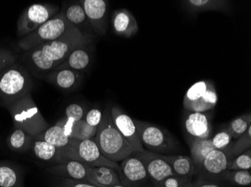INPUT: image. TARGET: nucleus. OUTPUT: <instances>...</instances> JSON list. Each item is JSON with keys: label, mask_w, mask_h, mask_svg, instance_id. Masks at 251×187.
I'll use <instances>...</instances> for the list:
<instances>
[{"label": "nucleus", "mask_w": 251, "mask_h": 187, "mask_svg": "<svg viewBox=\"0 0 251 187\" xmlns=\"http://www.w3.org/2000/svg\"><path fill=\"white\" fill-rule=\"evenodd\" d=\"M89 40L80 29L73 31L58 40L43 43L26 52L29 64L41 73L56 71L75 49L86 46Z\"/></svg>", "instance_id": "nucleus-1"}, {"label": "nucleus", "mask_w": 251, "mask_h": 187, "mask_svg": "<svg viewBox=\"0 0 251 187\" xmlns=\"http://www.w3.org/2000/svg\"><path fill=\"white\" fill-rule=\"evenodd\" d=\"M98 146L101 154L111 161L118 163L133 154V149L123 137L111 116V109L102 113L97 134L92 139Z\"/></svg>", "instance_id": "nucleus-2"}, {"label": "nucleus", "mask_w": 251, "mask_h": 187, "mask_svg": "<svg viewBox=\"0 0 251 187\" xmlns=\"http://www.w3.org/2000/svg\"><path fill=\"white\" fill-rule=\"evenodd\" d=\"M8 104L15 126L31 136H36L49 127V124L39 112L30 93Z\"/></svg>", "instance_id": "nucleus-3"}, {"label": "nucleus", "mask_w": 251, "mask_h": 187, "mask_svg": "<svg viewBox=\"0 0 251 187\" xmlns=\"http://www.w3.org/2000/svg\"><path fill=\"white\" fill-rule=\"evenodd\" d=\"M68 160H75L91 166L110 167L121 173L119 164L105 158L93 139L79 141L71 139L66 147L60 149L57 159L59 163Z\"/></svg>", "instance_id": "nucleus-4"}, {"label": "nucleus", "mask_w": 251, "mask_h": 187, "mask_svg": "<svg viewBox=\"0 0 251 187\" xmlns=\"http://www.w3.org/2000/svg\"><path fill=\"white\" fill-rule=\"evenodd\" d=\"M77 29L66 21L62 12L50 18L32 33L24 36L18 42V46L24 51H29L43 43L58 40Z\"/></svg>", "instance_id": "nucleus-5"}, {"label": "nucleus", "mask_w": 251, "mask_h": 187, "mask_svg": "<svg viewBox=\"0 0 251 187\" xmlns=\"http://www.w3.org/2000/svg\"><path fill=\"white\" fill-rule=\"evenodd\" d=\"M32 81L22 66L14 64L0 74V98L13 102L27 95Z\"/></svg>", "instance_id": "nucleus-6"}, {"label": "nucleus", "mask_w": 251, "mask_h": 187, "mask_svg": "<svg viewBox=\"0 0 251 187\" xmlns=\"http://www.w3.org/2000/svg\"><path fill=\"white\" fill-rule=\"evenodd\" d=\"M144 148L156 154L169 155L177 148L176 140L162 128L133 119Z\"/></svg>", "instance_id": "nucleus-7"}, {"label": "nucleus", "mask_w": 251, "mask_h": 187, "mask_svg": "<svg viewBox=\"0 0 251 187\" xmlns=\"http://www.w3.org/2000/svg\"><path fill=\"white\" fill-rule=\"evenodd\" d=\"M218 101V93L212 82L201 80L187 90L183 104L188 112L204 113L214 109Z\"/></svg>", "instance_id": "nucleus-8"}, {"label": "nucleus", "mask_w": 251, "mask_h": 187, "mask_svg": "<svg viewBox=\"0 0 251 187\" xmlns=\"http://www.w3.org/2000/svg\"><path fill=\"white\" fill-rule=\"evenodd\" d=\"M58 8L50 4L36 3L23 11L17 23V32L21 37L27 36L56 15Z\"/></svg>", "instance_id": "nucleus-9"}, {"label": "nucleus", "mask_w": 251, "mask_h": 187, "mask_svg": "<svg viewBox=\"0 0 251 187\" xmlns=\"http://www.w3.org/2000/svg\"><path fill=\"white\" fill-rule=\"evenodd\" d=\"M132 155L140 159L150 178L156 187L169 177L175 175L169 163L162 158L161 154L145 150L142 152H134Z\"/></svg>", "instance_id": "nucleus-10"}, {"label": "nucleus", "mask_w": 251, "mask_h": 187, "mask_svg": "<svg viewBox=\"0 0 251 187\" xmlns=\"http://www.w3.org/2000/svg\"><path fill=\"white\" fill-rule=\"evenodd\" d=\"M111 116L113 122L123 137L126 140L134 152H142L145 150L133 119L127 114L124 113L118 106H113L111 109Z\"/></svg>", "instance_id": "nucleus-11"}, {"label": "nucleus", "mask_w": 251, "mask_h": 187, "mask_svg": "<svg viewBox=\"0 0 251 187\" xmlns=\"http://www.w3.org/2000/svg\"><path fill=\"white\" fill-rule=\"evenodd\" d=\"M80 4L84 8L89 24L96 33L102 36L106 32L108 1L105 0H81Z\"/></svg>", "instance_id": "nucleus-12"}, {"label": "nucleus", "mask_w": 251, "mask_h": 187, "mask_svg": "<svg viewBox=\"0 0 251 187\" xmlns=\"http://www.w3.org/2000/svg\"><path fill=\"white\" fill-rule=\"evenodd\" d=\"M111 22L114 32L118 36L129 39L139 32V24L136 19L130 11L125 8L114 11Z\"/></svg>", "instance_id": "nucleus-13"}, {"label": "nucleus", "mask_w": 251, "mask_h": 187, "mask_svg": "<svg viewBox=\"0 0 251 187\" xmlns=\"http://www.w3.org/2000/svg\"><path fill=\"white\" fill-rule=\"evenodd\" d=\"M121 180L125 179L128 182L138 184L143 182L148 178V173L145 169L143 163L140 159L134 155L129 156L127 158L121 161Z\"/></svg>", "instance_id": "nucleus-14"}, {"label": "nucleus", "mask_w": 251, "mask_h": 187, "mask_svg": "<svg viewBox=\"0 0 251 187\" xmlns=\"http://www.w3.org/2000/svg\"><path fill=\"white\" fill-rule=\"evenodd\" d=\"M89 166L75 160H68L49 168V171L68 179L87 181Z\"/></svg>", "instance_id": "nucleus-15"}, {"label": "nucleus", "mask_w": 251, "mask_h": 187, "mask_svg": "<svg viewBox=\"0 0 251 187\" xmlns=\"http://www.w3.org/2000/svg\"><path fill=\"white\" fill-rule=\"evenodd\" d=\"M185 129L187 133L195 139H208L211 136V125L205 114L190 112L186 119Z\"/></svg>", "instance_id": "nucleus-16"}, {"label": "nucleus", "mask_w": 251, "mask_h": 187, "mask_svg": "<svg viewBox=\"0 0 251 187\" xmlns=\"http://www.w3.org/2000/svg\"><path fill=\"white\" fill-rule=\"evenodd\" d=\"M87 182L94 185L112 186L123 184L120 173L114 168L107 166H89Z\"/></svg>", "instance_id": "nucleus-17"}, {"label": "nucleus", "mask_w": 251, "mask_h": 187, "mask_svg": "<svg viewBox=\"0 0 251 187\" xmlns=\"http://www.w3.org/2000/svg\"><path fill=\"white\" fill-rule=\"evenodd\" d=\"M230 160L225 150L214 149L205 157L200 168L211 175L224 174L228 171Z\"/></svg>", "instance_id": "nucleus-18"}, {"label": "nucleus", "mask_w": 251, "mask_h": 187, "mask_svg": "<svg viewBox=\"0 0 251 187\" xmlns=\"http://www.w3.org/2000/svg\"><path fill=\"white\" fill-rule=\"evenodd\" d=\"M161 157L169 163L176 176L187 180L195 172L194 163L188 156L161 154Z\"/></svg>", "instance_id": "nucleus-19"}, {"label": "nucleus", "mask_w": 251, "mask_h": 187, "mask_svg": "<svg viewBox=\"0 0 251 187\" xmlns=\"http://www.w3.org/2000/svg\"><path fill=\"white\" fill-rule=\"evenodd\" d=\"M36 139L47 142L59 149L66 147L71 140L66 134L61 120L59 121L54 126L48 127L46 130L37 135Z\"/></svg>", "instance_id": "nucleus-20"}, {"label": "nucleus", "mask_w": 251, "mask_h": 187, "mask_svg": "<svg viewBox=\"0 0 251 187\" xmlns=\"http://www.w3.org/2000/svg\"><path fill=\"white\" fill-rule=\"evenodd\" d=\"M90 63V55L86 49V46H80L68 55L66 60L57 69L69 68L79 72L87 68Z\"/></svg>", "instance_id": "nucleus-21"}, {"label": "nucleus", "mask_w": 251, "mask_h": 187, "mask_svg": "<svg viewBox=\"0 0 251 187\" xmlns=\"http://www.w3.org/2000/svg\"><path fill=\"white\" fill-rule=\"evenodd\" d=\"M49 80L61 89L70 90L78 84L81 75L78 71L72 69H57L49 76Z\"/></svg>", "instance_id": "nucleus-22"}, {"label": "nucleus", "mask_w": 251, "mask_h": 187, "mask_svg": "<svg viewBox=\"0 0 251 187\" xmlns=\"http://www.w3.org/2000/svg\"><path fill=\"white\" fill-rule=\"evenodd\" d=\"M186 8L192 13L204 11H224L229 9V1L225 0H187L183 1Z\"/></svg>", "instance_id": "nucleus-23"}, {"label": "nucleus", "mask_w": 251, "mask_h": 187, "mask_svg": "<svg viewBox=\"0 0 251 187\" xmlns=\"http://www.w3.org/2000/svg\"><path fill=\"white\" fill-rule=\"evenodd\" d=\"M191 159L196 169L200 168L203 161L211 150H214L211 139H195L192 138L189 141Z\"/></svg>", "instance_id": "nucleus-24"}, {"label": "nucleus", "mask_w": 251, "mask_h": 187, "mask_svg": "<svg viewBox=\"0 0 251 187\" xmlns=\"http://www.w3.org/2000/svg\"><path fill=\"white\" fill-rule=\"evenodd\" d=\"M32 147L34 154L37 158L44 161H50L52 160L57 161L60 149L57 148L53 145L44 140L36 139V141L34 142Z\"/></svg>", "instance_id": "nucleus-25"}, {"label": "nucleus", "mask_w": 251, "mask_h": 187, "mask_svg": "<svg viewBox=\"0 0 251 187\" xmlns=\"http://www.w3.org/2000/svg\"><path fill=\"white\" fill-rule=\"evenodd\" d=\"M63 14L66 21L78 29L86 23H89L84 8L80 2L69 5Z\"/></svg>", "instance_id": "nucleus-26"}, {"label": "nucleus", "mask_w": 251, "mask_h": 187, "mask_svg": "<svg viewBox=\"0 0 251 187\" xmlns=\"http://www.w3.org/2000/svg\"><path fill=\"white\" fill-rule=\"evenodd\" d=\"M65 113H66V118L61 119V121L63 122L66 134L69 136L74 124L82 120L84 115V109L79 104H72L66 107Z\"/></svg>", "instance_id": "nucleus-27"}, {"label": "nucleus", "mask_w": 251, "mask_h": 187, "mask_svg": "<svg viewBox=\"0 0 251 187\" xmlns=\"http://www.w3.org/2000/svg\"><path fill=\"white\" fill-rule=\"evenodd\" d=\"M97 128L98 127L90 126L84 119H82L74 124L69 137L79 141L92 139L97 134Z\"/></svg>", "instance_id": "nucleus-28"}, {"label": "nucleus", "mask_w": 251, "mask_h": 187, "mask_svg": "<svg viewBox=\"0 0 251 187\" xmlns=\"http://www.w3.org/2000/svg\"><path fill=\"white\" fill-rule=\"evenodd\" d=\"M251 148V126L248 127L247 131L238 138V140L233 144L230 145L229 147L225 149V151L229 156V158H235V157L242 154L243 152Z\"/></svg>", "instance_id": "nucleus-29"}, {"label": "nucleus", "mask_w": 251, "mask_h": 187, "mask_svg": "<svg viewBox=\"0 0 251 187\" xmlns=\"http://www.w3.org/2000/svg\"><path fill=\"white\" fill-rule=\"evenodd\" d=\"M251 126V114H245L237 117L228 125L226 130L230 133L232 139H238L241 137Z\"/></svg>", "instance_id": "nucleus-30"}, {"label": "nucleus", "mask_w": 251, "mask_h": 187, "mask_svg": "<svg viewBox=\"0 0 251 187\" xmlns=\"http://www.w3.org/2000/svg\"><path fill=\"white\" fill-rule=\"evenodd\" d=\"M223 175L227 181L237 185L247 187L251 184V173L250 170H228Z\"/></svg>", "instance_id": "nucleus-31"}, {"label": "nucleus", "mask_w": 251, "mask_h": 187, "mask_svg": "<svg viewBox=\"0 0 251 187\" xmlns=\"http://www.w3.org/2000/svg\"><path fill=\"white\" fill-rule=\"evenodd\" d=\"M251 168V149L232 159L229 161L228 170H250Z\"/></svg>", "instance_id": "nucleus-32"}, {"label": "nucleus", "mask_w": 251, "mask_h": 187, "mask_svg": "<svg viewBox=\"0 0 251 187\" xmlns=\"http://www.w3.org/2000/svg\"><path fill=\"white\" fill-rule=\"evenodd\" d=\"M18 184V174L8 166L0 165V187H15Z\"/></svg>", "instance_id": "nucleus-33"}, {"label": "nucleus", "mask_w": 251, "mask_h": 187, "mask_svg": "<svg viewBox=\"0 0 251 187\" xmlns=\"http://www.w3.org/2000/svg\"><path fill=\"white\" fill-rule=\"evenodd\" d=\"M29 137H31L30 135L28 134L26 131L20 128H17L8 139L10 147L15 150H21L26 145L29 141Z\"/></svg>", "instance_id": "nucleus-34"}, {"label": "nucleus", "mask_w": 251, "mask_h": 187, "mask_svg": "<svg viewBox=\"0 0 251 187\" xmlns=\"http://www.w3.org/2000/svg\"><path fill=\"white\" fill-rule=\"evenodd\" d=\"M232 138L228 130H222L211 139L213 147L216 150H225L232 143Z\"/></svg>", "instance_id": "nucleus-35"}, {"label": "nucleus", "mask_w": 251, "mask_h": 187, "mask_svg": "<svg viewBox=\"0 0 251 187\" xmlns=\"http://www.w3.org/2000/svg\"><path fill=\"white\" fill-rule=\"evenodd\" d=\"M15 56L8 50H0V74L15 64Z\"/></svg>", "instance_id": "nucleus-36"}, {"label": "nucleus", "mask_w": 251, "mask_h": 187, "mask_svg": "<svg viewBox=\"0 0 251 187\" xmlns=\"http://www.w3.org/2000/svg\"><path fill=\"white\" fill-rule=\"evenodd\" d=\"M101 118H102V113L100 109H92L87 112L84 120L90 126L98 127L100 122H101Z\"/></svg>", "instance_id": "nucleus-37"}, {"label": "nucleus", "mask_w": 251, "mask_h": 187, "mask_svg": "<svg viewBox=\"0 0 251 187\" xmlns=\"http://www.w3.org/2000/svg\"><path fill=\"white\" fill-rule=\"evenodd\" d=\"M187 180L173 175L160 183L157 187H185Z\"/></svg>", "instance_id": "nucleus-38"}, {"label": "nucleus", "mask_w": 251, "mask_h": 187, "mask_svg": "<svg viewBox=\"0 0 251 187\" xmlns=\"http://www.w3.org/2000/svg\"><path fill=\"white\" fill-rule=\"evenodd\" d=\"M62 182H63L62 187H98L87 181H75V180L68 179V178H66Z\"/></svg>", "instance_id": "nucleus-39"}, {"label": "nucleus", "mask_w": 251, "mask_h": 187, "mask_svg": "<svg viewBox=\"0 0 251 187\" xmlns=\"http://www.w3.org/2000/svg\"><path fill=\"white\" fill-rule=\"evenodd\" d=\"M98 187H126L124 184H117V185L112 186H101V185H96Z\"/></svg>", "instance_id": "nucleus-40"}, {"label": "nucleus", "mask_w": 251, "mask_h": 187, "mask_svg": "<svg viewBox=\"0 0 251 187\" xmlns=\"http://www.w3.org/2000/svg\"><path fill=\"white\" fill-rule=\"evenodd\" d=\"M221 187L219 186L216 185V184H204L202 185H200V187Z\"/></svg>", "instance_id": "nucleus-41"}]
</instances>
